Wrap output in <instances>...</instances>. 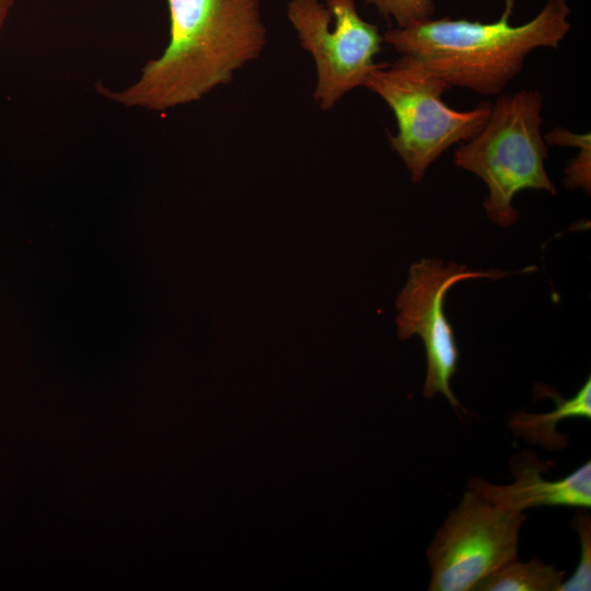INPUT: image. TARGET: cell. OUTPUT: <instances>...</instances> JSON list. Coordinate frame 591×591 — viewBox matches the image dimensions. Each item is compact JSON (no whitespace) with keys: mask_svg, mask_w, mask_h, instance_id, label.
<instances>
[{"mask_svg":"<svg viewBox=\"0 0 591 591\" xmlns=\"http://www.w3.org/2000/svg\"><path fill=\"white\" fill-rule=\"evenodd\" d=\"M166 1L170 40L162 55L121 91L96 83L100 94L128 107L165 112L230 83L265 48L260 0Z\"/></svg>","mask_w":591,"mask_h":591,"instance_id":"cell-1","label":"cell"},{"mask_svg":"<svg viewBox=\"0 0 591 591\" xmlns=\"http://www.w3.org/2000/svg\"><path fill=\"white\" fill-rule=\"evenodd\" d=\"M511 0L490 23L443 18L387 30L383 42L419 60L450 88L498 95L517 77L526 56L540 47L557 49L570 31L566 0H546L531 21L510 23Z\"/></svg>","mask_w":591,"mask_h":591,"instance_id":"cell-2","label":"cell"},{"mask_svg":"<svg viewBox=\"0 0 591 591\" xmlns=\"http://www.w3.org/2000/svg\"><path fill=\"white\" fill-rule=\"evenodd\" d=\"M542 105L537 90L501 95L482 130L455 150L454 165L484 181L486 215L501 227L517 222L519 212L512 200L521 190L556 194L545 169L548 149L541 132Z\"/></svg>","mask_w":591,"mask_h":591,"instance_id":"cell-3","label":"cell"},{"mask_svg":"<svg viewBox=\"0 0 591 591\" xmlns=\"http://www.w3.org/2000/svg\"><path fill=\"white\" fill-rule=\"evenodd\" d=\"M363 85L392 109L396 135L389 136L413 183H420L427 169L451 146L474 138L486 124L493 104L480 103L470 111L444 104L447 82L408 55L391 63H376Z\"/></svg>","mask_w":591,"mask_h":591,"instance_id":"cell-4","label":"cell"},{"mask_svg":"<svg viewBox=\"0 0 591 591\" xmlns=\"http://www.w3.org/2000/svg\"><path fill=\"white\" fill-rule=\"evenodd\" d=\"M525 512L497 508L471 489L428 545L430 591H475L477 584L518 559Z\"/></svg>","mask_w":591,"mask_h":591,"instance_id":"cell-5","label":"cell"},{"mask_svg":"<svg viewBox=\"0 0 591 591\" xmlns=\"http://www.w3.org/2000/svg\"><path fill=\"white\" fill-rule=\"evenodd\" d=\"M287 18L316 66L314 101L329 111L376 66L379 27L359 15L355 0H290Z\"/></svg>","mask_w":591,"mask_h":591,"instance_id":"cell-6","label":"cell"},{"mask_svg":"<svg viewBox=\"0 0 591 591\" xmlns=\"http://www.w3.org/2000/svg\"><path fill=\"white\" fill-rule=\"evenodd\" d=\"M509 274L498 269L472 270L463 264H444L437 258H422L412 265L396 299V324L401 339L418 335L424 341L427 372L422 394L426 398L443 395L455 409L461 407L451 390L459 349L443 309L448 291L463 280L498 279Z\"/></svg>","mask_w":591,"mask_h":591,"instance_id":"cell-7","label":"cell"},{"mask_svg":"<svg viewBox=\"0 0 591 591\" xmlns=\"http://www.w3.org/2000/svg\"><path fill=\"white\" fill-rule=\"evenodd\" d=\"M553 465L535 453L523 451L509 460L513 482L496 485L486 479H470L468 489L490 505L507 511L524 512L538 507H591V463L587 461L560 479H546L543 472Z\"/></svg>","mask_w":591,"mask_h":591,"instance_id":"cell-8","label":"cell"},{"mask_svg":"<svg viewBox=\"0 0 591 591\" xmlns=\"http://www.w3.org/2000/svg\"><path fill=\"white\" fill-rule=\"evenodd\" d=\"M535 392L553 398L555 409L545 414L518 412L510 418L509 427L515 437H521L532 444L560 450L568 444V437L558 432V425L567 418H591V379L588 378L570 398L560 396L546 385H537Z\"/></svg>","mask_w":591,"mask_h":591,"instance_id":"cell-9","label":"cell"},{"mask_svg":"<svg viewBox=\"0 0 591 591\" xmlns=\"http://www.w3.org/2000/svg\"><path fill=\"white\" fill-rule=\"evenodd\" d=\"M565 571L537 558L512 560L483 579L475 591H559Z\"/></svg>","mask_w":591,"mask_h":591,"instance_id":"cell-10","label":"cell"},{"mask_svg":"<svg viewBox=\"0 0 591 591\" xmlns=\"http://www.w3.org/2000/svg\"><path fill=\"white\" fill-rule=\"evenodd\" d=\"M579 540L580 557L568 580H564L559 591H589L591 588V515L587 508H579L572 521Z\"/></svg>","mask_w":591,"mask_h":591,"instance_id":"cell-11","label":"cell"},{"mask_svg":"<svg viewBox=\"0 0 591 591\" xmlns=\"http://www.w3.org/2000/svg\"><path fill=\"white\" fill-rule=\"evenodd\" d=\"M368 5H373L382 15L393 18L397 27L431 19L434 13L433 0H366Z\"/></svg>","mask_w":591,"mask_h":591,"instance_id":"cell-12","label":"cell"},{"mask_svg":"<svg viewBox=\"0 0 591 591\" xmlns=\"http://www.w3.org/2000/svg\"><path fill=\"white\" fill-rule=\"evenodd\" d=\"M579 153L569 161L565 170L564 184L567 188H582L590 193L591 186V137L590 135L578 146Z\"/></svg>","mask_w":591,"mask_h":591,"instance_id":"cell-13","label":"cell"},{"mask_svg":"<svg viewBox=\"0 0 591 591\" xmlns=\"http://www.w3.org/2000/svg\"><path fill=\"white\" fill-rule=\"evenodd\" d=\"M13 4L14 0H0V33Z\"/></svg>","mask_w":591,"mask_h":591,"instance_id":"cell-14","label":"cell"}]
</instances>
